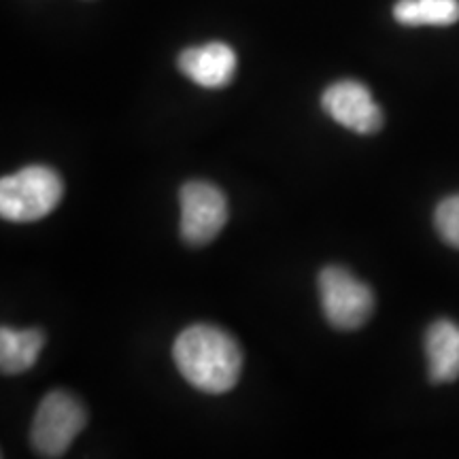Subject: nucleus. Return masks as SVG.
Wrapping results in <instances>:
<instances>
[{
	"label": "nucleus",
	"instance_id": "1",
	"mask_svg": "<svg viewBox=\"0 0 459 459\" xmlns=\"http://www.w3.org/2000/svg\"><path fill=\"white\" fill-rule=\"evenodd\" d=\"M172 358L183 378L204 394H226L238 383L243 353L228 332L209 324L189 325L177 336Z\"/></svg>",
	"mask_w": 459,
	"mask_h": 459
},
{
	"label": "nucleus",
	"instance_id": "2",
	"mask_svg": "<svg viewBox=\"0 0 459 459\" xmlns=\"http://www.w3.org/2000/svg\"><path fill=\"white\" fill-rule=\"evenodd\" d=\"M65 183L49 166H26L0 181V215L26 223L48 217L60 204Z\"/></svg>",
	"mask_w": 459,
	"mask_h": 459
},
{
	"label": "nucleus",
	"instance_id": "3",
	"mask_svg": "<svg viewBox=\"0 0 459 459\" xmlns=\"http://www.w3.org/2000/svg\"><path fill=\"white\" fill-rule=\"evenodd\" d=\"M88 412L74 395L51 392L45 395L34 412L30 443L43 457H62L85 428Z\"/></svg>",
	"mask_w": 459,
	"mask_h": 459
},
{
	"label": "nucleus",
	"instance_id": "4",
	"mask_svg": "<svg viewBox=\"0 0 459 459\" xmlns=\"http://www.w3.org/2000/svg\"><path fill=\"white\" fill-rule=\"evenodd\" d=\"M319 296L325 319L336 330L361 328L375 308L370 287L341 266H328L321 271Z\"/></svg>",
	"mask_w": 459,
	"mask_h": 459
},
{
	"label": "nucleus",
	"instance_id": "5",
	"mask_svg": "<svg viewBox=\"0 0 459 459\" xmlns=\"http://www.w3.org/2000/svg\"><path fill=\"white\" fill-rule=\"evenodd\" d=\"M228 221V200L209 181H189L181 187V237L200 247L211 243Z\"/></svg>",
	"mask_w": 459,
	"mask_h": 459
},
{
	"label": "nucleus",
	"instance_id": "6",
	"mask_svg": "<svg viewBox=\"0 0 459 459\" xmlns=\"http://www.w3.org/2000/svg\"><path fill=\"white\" fill-rule=\"evenodd\" d=\"M321 107L336 124L358 134H375L383 126V108L372 99L364 83L344 79L332 83L321 96Z\"/></svg>",
	"mask_w": 459,
	"mask_h": 459
},
{
	"label": "nucleus",
	"instance_id": "7",
	"mask_svg": "<svg viewBox=\"0 0 459 459\" xmlns=\"http://www.w3.org/2000/svg\"><path fill=\"white\" fill-rule=\"evenodd\" d=\"M181 73L198 83L200 88L220 90L234 79L237 71V54L226 43L213 41L203 48H189L181 51L179 60Z\"/></svg>",
	"mask_w": 459,
	"mask_h": 459
},
{
	"label": "nucleus",
	"instance_id": "8",
	"mask_svg": "<svg viewBox=\"0 0 459 459\" xmlns=\"http://www.w3.org/2000/svg\"><path fill=\"white\" fill-rule=\"evenodd\" d=\"M428 375L432 383H451L459 378V325L438 319L426 332Z\"/></svg>",
	"mask_w": 459,
	"mask_h": 459
},
{
	"label": "nucleus",
	"instance_id": "9",
	"mask_svg": "<svg viewBox=\"0 0 459 459\" xmlns=\"http://www.w3.org/2000/svg\"><path fill=\"white\" fill-rule=\"evenodd\" d=\"M45 344L41 330H0V368L4 375H20L37 364Z\"/></svg>",
	"mask_w": 459,
	"mask_h": 459
},
{
	"label": "nucleus",
	"instance_id": "10",
	"mask_svg": "<svg viewBox=\"0 0 459 459\" xmlns=\"http://www.w3.org/2000/svg\"><path fill=\"white\" fill-rule=\"evenodd\" d=\"M394 17L402 26H451L459 20V0H398Z\"/></svg>",
	"mask_w": 459,
	"mask_h": 459
},
{
	"label": "nucleus",
	"instance_id": "11",
	"mask_svg": "<svg viewBox=\"0 0 459 459\" xmlns=\"http://www.w3.org/2000/svg\"><path fill=\"white\" fill-rule=\"evenodd\" d=\"M434 223L440 238L459 249V194L445 198L434 213Z\"/></svg>",
	"mask_w": 459,
	"mask_h": 459
}]
</instances>
